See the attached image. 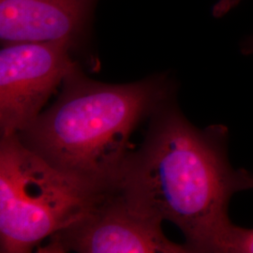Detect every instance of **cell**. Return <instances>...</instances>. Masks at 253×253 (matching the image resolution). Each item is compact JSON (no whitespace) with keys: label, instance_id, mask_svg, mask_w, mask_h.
<instances>
[{"label":"cell","instance_id":"6da1fadb","mask_svg":"<svg viewBox=\"0 0 253 253\" xmlns=\"http://www.w3.org/2000/svg\"><path fill=\"white\" fill-rule=\"evenodd\" d=\"M163 107L113 189L146 216L179 227L190 253H216L231 223L230 200L248 190L249 172L230 164L225 126L199 129Z\"/></svg>","mask_w":253,"mask_h":253},{"label":"cell","instance_id":"7a4b0ae2","mask_svg":"<svg viewBox=\"0 0 253 253\" xmlns=\"http://www.w3.org/2000/svg\"><path fill=\"white\" fill-rule=\"evenodd\" d=\"M54 105L17 135L59 171L99 190L114 188L139 122L156 114L172 91L153 77L126 84L93 81L76 68L62 83Z\"/></svg>","mask_w":253,"mask_h":253},{"label":"cell","instance_id":"3957f363","mask_svg":"<svg viewBox=\"0 0 253 253\" xmlns=\"http://www.w3.org/2000/svg\"><path fill=\"white\" fill-rule=\"evenodd\" d=\"M106 190L54 168L18 135L0 143V252L29 253L69 226Z\"/></svg>","mask_w":253,"mask_h":253},{"label":"cell","instance_id":"277c9868","mask_svg":"<svg viewBox=\"0 0 253 253\" xmlns=\"http://www.w3.org/2000/svg\"><path fill=\"white\" fill-rule=\"evenodd\" d=\"M67 41L5 44L0 51V128L2 136L17 135L77 66Z\"/></svg>","mask_w":253,"mask_h":253},{"label":"cell","instance_id":"5b68a950","mask_svg":"<svg viewBox=\"0 0 253 253\" xmlns=\"http://www.w3.org/2000/svg\"><path fill=\"white\" fill-rule=\"evenodd\" d=\"M161 220L131 207L117 190H106L81 217L51 237L47 252L83 253H190L162 231Z\"/></svg>","mask_w":253,"mask_h":253},{"label":"cell","instance_id":"8992f818","mask_svg":"<svg viewBox=\"0 0 253 253\" xmlns=\"http://www.w3.org/2000/svg\"><path fill=\"white\" fill-rule=\"evenodd\" d=\"M97 0H0L2 45L67 41L74 44Z\"/></svg>","mask_w":253,"mask_h":253},{"label":"cell","instance_id":"52a82bcc","mask_svg":"<svg viewBox=\"0 0 253 253\" xmlns=\"http://www.w3.org/2000/svg\"><path fill=\"white\" fill-rule=\"evenodd\" d=\"M216 253H253V229L235 226L231 222L218 242Z\"/></svg>","mask_w":253,"mask_h":253},{"label":"cell","instance_id":"ba28073f","mask_svg":"<svg viewBox=\"0 0 253 253\" xmlns=\"http://www.w3.org/2000/svg\"><path fill=\"white\" fill-rule=\"evenodd\" d=\"M241 50H242L243 54H253V35L248 37L246 40H244V42H242V45H241Z\"/></svg>","mask_w":253,"mask_h":253},{"label":"cell","instance_id":"9c48e42d","mask_svg":"<svg viewBox=\"0 0 253 253\" xmlns=\"http://www.w3.org/2000/svg\"><path fill=\"white\" fill-rule=\"evenodd\" d=\"M248 190H253V173L248 174Z\"/></svg>","mask_w":253,"mask_h":253},{"label":"cell","instance_id":"30bf717a","mask_svg":"<svg viewBox=\"0 0 253 253\" xmlns=\"http://www.w3.org/2000/svg\"><path fill=\"white\" fill-rule=\"evenodd\" d=\"M240 1H241V0H227V2H228L231 6H234V7L237 6V5L240 3Z\"/></svg>","mask_w":253,"mask_h":253}]
</instances>
